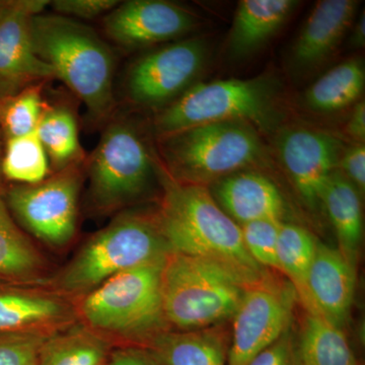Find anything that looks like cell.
<instances>
[{
	"label": "cell",
	"mask_w": 365,
	"mask_h": 365,
	"mask_svg": "<svg viewBox=\"0 0 365 365\" xmlns=\"http://www.w3.org/2000/svg\"><path fill=\"white\" fill-rule=\"evenodd\" d=\"M357 9L359 2L354 0L318 2L292 47L294 66L300 69L313 68L328 58L352 25Z\"/></svg>",
	"instance_id": "e0dca14e"
},
{
	"label": "cell",
	"mask_w": 365,
	"mask_h": 365,
	"mask_svg": "<svg viewBox=\"0 0 365 365\" xmlns=\"http://www.w3.org/2000/svg\"><path fill=\"white\" fill-rule=\"evenodd\" d=\"M158 220L172 253L215 262L245 287L268 275L250 256L240 225L203 185L167 180Z\"/></svg>",
	"instance_id": "6da1fadb"
},
{
	"label": "cell",
	"mask_w": 365,
	"mask_h": 365,
	"mask_svg": "<svg viewBox=\"0 0 365 365\" xmlns=\"http://www.w3.org/2000/svg\"><path fill=\"white\" fill-rule=\"evenodd\" d=\"M7 97H9V96L7 95L6 91H4L0 88V107H1L2 103H4V101L6 100Z\"/></svg>",
	"instance_id": "f35d334b"
},
{
	"label": "cell",
	"mask_w": 365,
	"mask_h": 365,
	"mask_svg": "<svg viewBox=\"0 0 365 365\" xmlns=\"http://www.w3.org/2000/svg\"><path fill=\"white\" fill-rule=\"evenodd\" d=\"M365 44V14H361L359 21L355 24L351 39H350V45L353 48H361Z\"/></svg>",
	"instance_id": "8d00e7d4"
},
{
	"label": "cell",
	"mask_w": 365,
	"mask_h": 365,
	"mask_svg": "<svg viewBox=\"0 0 365 365\" xmlns=\"http://www.w3.org/2000/svg\"><path fill=\"white\" fill-rule=\"evenodd\" d=\"M42 265L39 253L14 222L0 187V279H25Z\"/></svg>",
	"instance_id": "484cf974"
},
{
	"label": "cell",
	"mask_w": 365,
	"mask_h": 365,
	"mask_svg": "<svg viewBox=\"0 0 365 365\" xmlns=\"http://www.w3.org/2000/svg\"><path fill=\"white\" fill-rule=\"evenodd\" d=\"M90 195L98 210L128 205L148 191L155 165L145 141L125 118L111 120L88 162Z\"/></svg>",
	"instance_id": "ba28073f"
},
{
	"label": "cell",
	"mask_w": 365,
	"mask_h": 365,
	"mask_svg": "<svg viewBox=\"0 0 365 365\" xmlns=\"http://www.w3.org/2000/svg\"><path fill=\"white\" fill-rule=\"evenodd\" d=\"M202 40L178 41L139 57L125 76V95L138 107L160 109L181 97L205 66Z\"/></svg>",
	"instance_id": "8fae6325"
},
{
	"label": "cell",
	"mask_w": 365,
	"mask_h": 365,
	"mask_svg": "<svg viewBox=\"0 0 365 365\" xmlns=\"http://www.w3.org/2000/svg\"><path fill=\"white\" fill-rule=\"evenodd\" d=\"M106 365H160L150 351L138 348L118 349L110 355Z\"/></svg>",
	"instance_id": "e575fe53"
},
{
	"label": "cell",
	"mask_w": 365,
	"mask_h": 365,
	"mask_svg": "<svg viewBox=\"0 0 365 365\" xmlns=\"http://www.w3.org/2000/svg\"><path fill=\"white\" fill-rule=\"evenodd\" d=\"M318 240L306 228L281 222L277 241L278 271L287 276L299 302L307 304V279L316 254Z\"/></svg>",
	"instance_id": "d4e9b609"
},
{
	"label": "cell",
	"mask_w": 365,
	"mask_h": 365,
	"mask_svg": "<svg viewBox=\"0 0 365 365\" xmlns=\"http://www.w3.org/2000/svg\"><path fill=\"white\" fill-rule=\"evenodd\" d=\"M49 0H0V88L7 95L54 78L36 55L31 20L43 14Z\"/></svg>",
	"instance_id": "7c38bea8"
},
{
	"label": "cell",
	"mask_w": 365,
	"mask_h": 365,
	"mask_svg": "<svg viewBox=\"0 0 365 365\" xmlns=\"http://www.w3.org/2000/svg\"><path fill=\"white\" fill-rule=\"evenodd\" d=\"M248 365H302L299 332L294 324L273 344L255 356Z\"/></svg>",
	"instance_id": "1f68e13d"
},
{
	"label": "cell",
	"mask_w": 365,
	"mask_h": 365,
	"mask_svg": "<svg viewBox=\"0 0 365 365\" xmlns=\"http://www.w3.org/2000/svg\"><path fill=\"white\" fill-rule=\"evenodd\" d=\"M244 284L215 262L170 253L163 271V313L180 331L200 330L232 319Z\"/></svg>",
	"instance_id": "277c9868"
},
{
	"label": "cell",
	"mask_w": 365,
	"mask_h": 365,
	"mask_svg": "<svg viewBox=\"0 0 365 365\" xmlns=\"http://www.w3.org/2000/svg\"><path fill=\"white\" fill-rule=\"evenodd\" d=\"M44 83L26 86L9 96L0 107V129L4 140L35 133L46 107L42 88Z\"/></svg>",
	"instance_id": "f1b7e54d"
},
{
	"label": "cell",
	"mask_w": 365,
	"mask_h": 365,
	"mask_svg": "<svg viewBox=\"0 0 365 365\" xmlns=\"http://www.w3.org/2000/svg\"><path fill=\"white\" fill-rule=\"evenodd\" d=\"M356 273L339 249L318 241L307 279V313L317 314L343 329L354 300Z\"/></svg>",
	"instance_id": "9a60e30c"
},
{
	"label": "cell",
	"mask_w": 365,
	"mask_h": 365,
	"mask_svg": "<svg viewBox=\"0 0 365 365\" xmlns=\"http://www.w3.org/2000/svg\"><path fill=\"white\" fill-rule=\"evenodd\" d=\"M347 132L350 136L360 143L365 139V104L364 101L355 106L351 117L347 124Z\"/></svg>",
	"instance_id": "d590c367"
},
{
	"label": "cell",
	"mask_w": 365,
	"mask_h": 365,
	"mask_svg": "<svg viewBox=\"0 0 365 365\" xmlns=\"http://www.w3.org/2000/svg\"><path fill=\"white\" fill-rule=\"evenodd\" d=\"M46 339L44 334L33 331L0 336V365H37Z\"/></svg>",
	"instance_id": "4dcf8cb0"
},
{
	"label": "cell",
	"mask_w": 365,
	"mask_h": 365,
	"mask_svg": "<svg viewBox=\"0 0 365 365\" xmlns=\"http://www.w3.org/2000/svg\"><path fill=\"white\" fill-rule=\"evenodd\" d=\"M167 259L117 274L91 290L81 304L86 322L98 330L130 339H153L163 332L167 321L163 271Z\"/></svg>",
	"instance_id": "8992f818"
},
{
	"label": "cell",
	"mask_w": 365,
	"mask_h": 365,
	"mask_svg": "<svg viewBox=\"0 0 365 365\" xmlns=\"http://www.w3.org/2000/svg\"><path fill=\"white\" fill-rule=\"evenodd\" d=\"M297 292L289 282L268 274L245 288L232 316V333L227 365H248L259 353L279 339L292 325Z\"/></svg>",
	"instance_id": "30bf717a"
},
{
	"label": "cell",
	"mask_w": 365,
	"mask_h": 365,
	"mask_svg": "<svg viewBox=\"0 0 365 365\" xmlns=\"http://www.w3.org/2000/svg\"><path fill=\"white\" fill-rule=\"evenodd\" d=\"M2 177L14 184L35 185L47 179L49 160L37 133L7 139Z\"/></svg>",
	"instance_id": "83f0119b"
},
{
	"label": "cell",
	"mask_w": 365,
	"mask_h": 365,
	"mask_svg": "<svg viewBox=\"0 0 365 365\" xmlns=\"http://www.w3.org/2000/svg\"><path fill=\"white\" fill-rule=\"evenodd\" d=\"M160 153L175 181L203 185L258 162L263 146L247 122L201 125L160 138Z\"/></svg>",
	"instance_id": "5b68a950"
},
{
	"label": "cell",
	"mask_w": 365,
	"mask_h": 365,
	"mask_svg": "<svg viewBox=\"0 0 365 365\" xmlns=\"http://www.w3.org/2000/svg\"><path fill=\"white\" fill-rule=\"evenodd\" d=\"M364 83L362 62L348 60L327 72L307 91V105L319 113L340 111L359 100Z\"/></svg>",
	"instance_id": "cb8c5ba5"
},
{
	"label": "cell",
	"mask_w": 365,
	"mask_h": 365,
	"mask_svg": "<svg viewBox=\"0 0 365 365\" xmlns=\"http://www.w3.org/2000/svg\"><path fill=\"white\" fill-rule=\"evenodd\" d=\"M281 222L282 220H262L240 225L250 256L266 270L278 271L277 241Z\"/></svg>",
	"instance_id": "f546056e"
},
{
	"label": "cell",
	"mask_w": 365,
	"mask_h": 365,
	"mask_svg": "<svg viewBox=\"0 0 365 365\" xmlns=\"http://www.w3.org/2000/svg\"><path fill=\"white\" fill-rule=\"evenodd\" d=\"M119 4L118 0H55L50 6L58 16L78 21L107 16Z\"/></svg>",
	"instance_id": "d6a6232c"
},
{
	"label": "cell",
	"mask_w": 365,
	"mask_h": 365,
	"mask_svg": "<svg viewBox=\"0 0 365 365\" xmlns=\"http://www.w3.org/2000/svg\"><path fill=\"white\" fill-rule=\"evenodd\" d=\"M4 143H6V140H4V134H2L1 129H0V187H2V179H4V177H2L1 167L2 158H4Z\"/></svg>",
	"instance_id": "74e56055"
},
{
	"label": "cell",
	"mask_w": 365,
	"mask_h": 365,
	"mask_svg": "<svg viewBox=\"0 0 365 365\" xmlns=\"http://www.w3.org/2000/svg\"><path fill=\"white\" fill-rule=\"evenodd\" d=\"M294 0H244L235 11L228 51L237 58L248 56L272 38L297 6Z\"/></svg>",
	"instance_id": "ac0fdd59"
},
{
	"label": "cell",
	"mask_w": 365,
	"mask_h": 365,
	"mask_svg": "<svg viewBox=\"0 0 365 365\" xmlns=\"http://www.w3.org/2000/svg\"><path fill=\"white\" fill-rule=\"evenodd\" d=\"M341 143L323 131L292 129L281 135V162L297 193L312 210L321 206L327 182L339 165Z\"/></svg>",
	"instance_id": "5bb4252c"
},
{
	"label": "cell",
	"mask_w": 365,
	"mask_h": 365,
	"mask_svg": "<svg viewBox=\"0 0 365 365\" xmlns=\"http://www.w3.org/2000/svg\"><path fill=\"white\" fill-rule=\"evenodd\" d=\"M81 186V169L74 165L38 184L11 185L4 198L11 215L36 237L63 246L76 234Z\"/></svg>",
	"instance_id": "9c48e42d"
},
{
	"label": "cell",
	"mask_w": 365,
	"mask_h": 365,
	"mask_svg": "<svg viewBox=\"0 0 365 365\" xmlns=\"http://www.w3.org/2000/svg\"><path fill=\"white\" fill-rule=\"evenodd\" d=\"M322 207L325 208L335 230L338 249L355 265L364 235L360 193L337 170L327 182Z\"/></svg>",
	"instance_id": "ffe728a7"
},
{
	"label": "cell",
	"mask_w": 365,
	"mask_h": 365,
	"mask_svg": "<svg viewBox=\"0 0 365 365\" xmlns=\"http://www.w3.org/2000/svg\"><path fill=\"white\" fill-rule=\"evenodd\" d=\"M108 344L96 334L71 331L47 337L41 346L37 365H106Z\"/></svg>",
	"instance_id": "4316f807"
},
{
	"label": "cell",
	"mask_w": 365,
	"mask_h": 365,
	"mask_svg": "<svg viewBox=\"0 0 365 365\" xmlns=\"http://www.w3.org/2000/svg\"><path fill=\"white\" fill-rule=\"evenodd\" d=\"M170 253L158 218L124 213L69 262L60 274L59 287L67 292H91L117 274L165 260Z\"/></svg>",
	"instance_id": "3957f363"
},
{
	"label": "cell",
	"mask_w": 365,
	"mask_h": 365,
	"mask_svg": "<svg viewBox=\"0 0 365 365\" xmlns=\"http://www.w3.org/2000/svg\"><path fill=\"white\" fill-rule=\"evenodd\" d=\"M66 304L48 295L0 284V336L31 332L33 328L58 322Z\"/></svg>",
	"instance_id": "44dd1931"
},
{
	"label": "cell",
	"mask_w": 365,
	"mask_h": 365,
	"mask_svg": "<svg viewBox=\"0 0 365 365\" xmlns=\"http://www.w3.org/2000/svg\"><path fill=\"white\" fill-rule=\"evenodd\" d=\"M36 55L86 105L91 121L103 123L114 114L115 56L91 26L56 14L31 20Z\"/></svg>",
	"instance_id": "7a4b0ae2"
},
{
	"label": "cell",
	"mask_w": 365,
	"mask_h": 365,
	"mask_svg": "<svg viewBox=\"0 0 365 365\" xmlns=\"http://www.w3.org/2000/svg\"><path fill=\"white\" fill-rule=\"evenodd\" d=\"M273 96L272 83L263 78L198 83L160 110L153 128L163 138L217 122L250 121L266 127L273 118Z\"/></svg>",
	"instance_id": "52a82bcc"
},
{
	"label": "cell",
	"mask_w": 365,
	"mask_h": 365,
	"mask_svg": "<svg viewBox=\"0 0 365 365\" xmlns=\"http://www.w3.org/2000/svg\"><path fill=\"white\" fill-rule=\"evenodd\" d=\"M342 174L360 194L365 191V148L359 144L346 151L339 160Z\"/></svg>",
	"instance_id": "836d02e7"
},
{
	"label": "cell",
	"mask_w": 365,
	"mask_h": 365,
	"mask_svg": "<svg viewBox=\"0 0 365 365\" xmlns=\"http://www.w3.org/2000/svg\"><path fill=\"white\" fill-rule=\"evenodd\" d=\"M36 133L56 172L85 160L79 143L78 121L66 106L46 105Z\"/></svg>",
	"instance_id": "7402d4cb"
},
{
	"label": "cell",
	"mask_w": 365,
	"mask_h": 365,
	"mask_svg": "<svg viewBox=\"0 0 365 365\" xmlns=\"http://www.w3.org/2000/svg\"><path fill=\"white\" fill-rule=\"evenodd\" d=\"M198 24L195 14L165 0H129L120 2L107 16L106 36L124 49L148 47L182 37Z\"/></svg>",
	"instance_id": "4fadbf2b"
},
{
	"label": "cell",
	"mask_w": 365,
	"mask_h": 365,
	"mask_svg": "<svg viewBox=\"0 0 365 365\" xmlns=\"http://www.w3.org/2000/svg\"><path fill=\"white\" fill-rule=\"evenodd\" d=\"M216 202L237 225L262 220H282L285 202L269 178L256 172H237L213 182Z\"/></svg>",
	"instance_id": "2e32d148"
},
{
	"label": "cell",
	"mask_w": 365,
	"mask_h": 365,
	"mask_svg": "<svg viewBox=\"0 0 365 365\" xmlns=\"http://www.w3.org/2000/svg\"><path fill=\"white\" fill-rule=\"evenodd\" d=\"M151 354L160 365H227L228 341L220 325L193 331L158 334Z\"/></svg>",
	"instance_id": "d6986e66"
},
{
	"label": "cell",
	"mask_w": 365,
	"mask_h": 365,
	"mask_svg": "<svg viewBox=\"0 0 365 365\" xmlns=\"http://www.w3.org/2000/svg\"><path fill=\"white\" fill-rule=\"evenodd\" d=\"M302 365H359L343 329L317 314H304L299 332Z\"/></svg>",
	"instance_id": "603a6c76"
}]
</instances>
